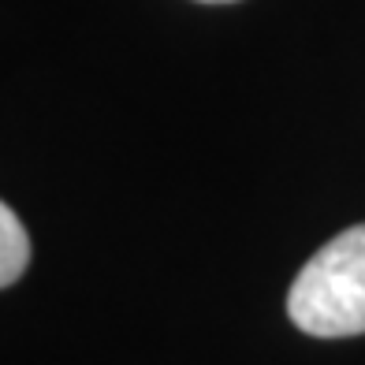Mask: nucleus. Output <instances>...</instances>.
<instances>
[{
	"instance_id": "obj_1",
	"label": "nucleus",
	"mask_w": 365,
	"mask_h": 365,
	"mask_svg": "<svg viewBox=\"0 0 365 365\" xmlns=\"http://www.w3.org/2000/svg\"><path fill=\"white\" fill-rule=\"evenodd\" d=\"M287 317L317 339L365 331V224L339 231L302 264L287 291Z\"/></svg>"
},
{
	"instance_id": "obj_2",
	"label": "nucleus",
	"mask_w": 365,
	"mask_h": 365,
	"mask_svg": "<svg viewBox=\"0 0 365 365\" xmlns=\"http://www.w3.org/2000/svg\"><path fill=\"white\" fill-rule=\"evenodd\" d=\"M30 264V235L23 220L0 202V287H11Z\"/></svg>"
},
{
	"instance_id": "obj_3",
	"label": "nucleus",
	"mask_w": 365,
	"mask_h": 365,
	"mask_svg": "<svg viewBox=\"0 0 365 365\" xmlns=\"http://www.w3.org/2000/svg\"><path fill=\"white\" fill-rule=\"evenodd\" d=\"M202 4H231V0H202Z\"/></svg>"
}]
</instances>
